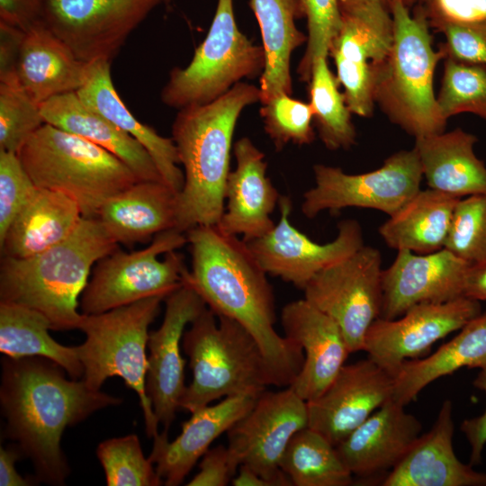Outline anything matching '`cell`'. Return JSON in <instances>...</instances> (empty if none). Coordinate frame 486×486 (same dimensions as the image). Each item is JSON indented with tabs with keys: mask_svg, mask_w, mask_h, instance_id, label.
Segmentation results:
<instances>
[{
	"mask_svg": "<svg viewBox=\"0 0 486 486\" xmlns=\"http://www.w3.org/2000/svg\"><path fill=\"white\" fill-rule=\"evenodd\" d=\"M51 360L29 356L2 360L0 404L5 434L31 459L36 479L63 485L69 466L61 449L66 428L122 399L90 389L81 379L68 380Z\"/></svg>",
	"mask_w": 486,
	"mask_h": 486,
	"instance_id": "1",
	"label": "cell"
},
{
	"mask_svg": "<svg viewBox=\"0 0 486 486\" xmlns=\"http://www.w3.org/2000/svg\"><path fill=\"white\" fill-rule=\"evenodd\" d=\"M186 237L192 267L184 284L216 315L244 327L258 343L278 387L290 386L302 366L303 351L276 332L273 288L247 242L217 225L194 227Z\"/></svg>",
	"mask_w": 486,
	"mask_h": 486,
	"instance_id": "2",
	"label": "cell"
},
{
	"mask_svg": "<svg viewBox=\"0 0 486 486\" xmlns=\"http://www.w3.org/2000/svg\"><path fill=\"white\" fill-rule=\"evenodd\" d=\"M260 97L259 87L238 82L216 100L177 112L172 139L184 169L177 194L178 231L218 224L225 209L234 130L243 110Z\"/></svg>",
	"mask_w": 486,
	"mask_h": 486,
	"instance_id": "3",
	"label": "cell"
},
{
	"mask_svg": "<svg viewBox=\"0 0 486 486\" xmlns=\"http://www.w3.org/2000/svg\"><path fill=\"white\" fill-rule=\"evenodd\" d=\"M118 248L97 218H82L58 244L26 258L1 256L0 302L42 314L52 330L78 328V297L92 266Z\"/></svg>",
	"mask_w": 486,
	"mask_h": 486,
	"instance_id": "4",
	"label": "cell"
},
{
	"mask_svg": "<svg viewBox=\"0 0 486 486\" xmlns=\"http://www.w3.org/2000/svg\"><path fill=\"white\" fill-rule=\"evenodd\" d=\"M193 379L180 410L194 412L213 400L235 395H259L275 375L253 336L234 320L206 307L182 338Z\"/></svg>",
	"mask_w": 486,
	"mask_h": 486,
	"instance_id": "5",
	"label": "cell"
},
{
	"mask_svg": "<svg viewBox=\"0 0 486 486\" xmlns=\"http://www.w3.org/2000/svg\"><path fill=\"white\" fill-rule=\"evenodd\" d=\"M393 40L380 69L375 102L390 120L415 139L444 132L433 79L444 55L432 48L428 22L416 5L412 15L401 0H391Z\"/></svg>",
	"mask_w": 486,
	"mask_h": 486,
	"instance_id": "6",
	"label": "cell"
},
{
	"mask_svg": "<svg viewBox=\"0 0 486 486\" xmlns=\"http://www.w3.org/2000/svg\"><path fill=\"white\" fill-rule=\"evenodd\" d=\"M18 156L36 186L67 194L84 218H97L110 198L140 181L106 149L49 123L31 136Z\"/></svg>",
	"mask_w": 486,
	"mask_h": 486,
	"instance_id": "7",
	"label": "cell"
},
{
	"mask_svg": "<svg viewBox=\"0 0 486 486\" xmlns=\"http://www.w3.org/2000/svg\"><path fill=\"white\" fill-rule=\"evenodd\" d=\"M165 298L154 296L98 314H84L78 329L86 340L77 346L82 380L100 390L112 376L121 377L140 400L148 437L158 435V421L146 392L148 327Z\"/></svg>",
	"mask_w": 486,
	"mask_h": 486,
	"instance_id": "8",
	"label": "cell"
},
{
	"mask_svg": "<svg viewBox=\"0 0 486 486\" xmlns=\"http://www.w3.org/2000/svg\"><path fill=\"white\" fill-rule=\"evenodd\" d=\"M265 64L263 47L238 27L233 0H218L207 36L185 68L170 71L161 101L178 110L209 104L243 78L261 76Z\"/></svg>",
	"mask_w": 486,
	"mask_h": 486,
	"instance_id": "9",
	"label": "cell"
},
{
	"mask_svg": "<svg viewBox=\"0 0 486 486\" xmlns=\"http://www.w3.org/2000/svg\"><path fill=\"white\" fill-rule=\"evenodd\" d=\"M187 243L184 233L171 229L156 235L145 248H118L99 260L80 300L83 314H98L143 299H165L180 288L189 272L176 250Z\"/></svg>",
	"mask_w": 486,
	"mask_h": 486,
	"instance_id": "10",
	"label": "cell"
},
{
	"mask_svg": "<svg viewBox=\"0 0 486 486\" xmlns=\"http://www.w3.org/2000/svg\"><path fill=\"white\" fill-rule=\"evenodd\" d=\"M315 184L303 194L302 212L315 218L322 212L346 208L373 209L388 216L397 212L419 190L423 178L417 150H400L375 170L350 175L341 168L316 164Z\"/></svg>",
	"mask_w": 486,
	"mask_h": 486,
	"instance_id": "11",
	"label": "cell"
},
{
	"mask_svg": "<svg viewBox=\"0 0 486 486\" xmlns=\"http://www.w3.org/2000/svg\"><path fill=\"white\" fill-rule=\"evenodd\" d=\"M382 262L378 248L364 245L317 273L302 290L306 301L338 324L351 353L364 350L369 328L381 317Z\"/></svg>",
	"mask_w": 486,
	"mask_h": 486,
	"instance_id": "12",
	"label": "cell"
},
{
	"mask_svg": "<svg viewBox=\"0 0 486 486\" xmlns=\"http://www.w3.org/2000/svg\"><path fill=\"white\" fill-rule=\"evenodd\" d=\"M163 0H44V22L81 60L108 61Z\"/></svg>",
	"mask_w": 486,
	"mask_h": 486,
	"instance_id": "13",
	"label": "cell"
},
{
	"mask_svg": "<svg viewBox=\"0 0 486 486\" xmlns=\"http://www.w3.org/2000/svg\"><path fill=\"white\" fill-rule=\"evenodd\" d=\"M307 427V402L292 389L266 390L227 431L228 447L239 465L254 470L270 486H292L281 461L293 435Z\"/></svg>",
	"mask_w": 486,
	"mask_h": 486,
	"instance_id": "14",
	"label": "cell"
},
{
	"mask_svg": "<svg viewBox=\"0 0 486 486\" xmlns=\"http://www.w3.org/2000/svg\"><path fill=\"white\" fill-rule=\"evenodd\" d=\"M393 40L391 10L366 8L342 14V25L329 49L337 79L352 113H373L375 83Z\"/></svg>",
	"mask_w": 486,
	"mask_h": 486,
	"instance_id": "15",
	"label": "cell"
},
{
	"mask_svg": "<svg viewBox=\"0 0 486 486\" xmlns=\"http://www.w3.org/2000/svg\"><path fill=\"white\" fill-rule=\"evenodd\" d=\"M481 312L480 302L464 296L444 302H421L396 319L374 321L363 351L393 377L404 361L423 356L436 341L459 330Z\"/></svg>",
	"mask_w": 486,
	"mask_h": 486,
	"instance_id": "16",
	"label": "cell"
},
{
	"mask_svg": "<svg viewBox=\"0 0 486 486\" xmlns=\"http://www.w3.org/2000/svg\"><path fill=\"white\" fill-rule=\"evenodd\" d=\"M280 219L266 235L246 241L267 274L281 278L303 290L322 269L346 258L364 246L363 231L356 220H344L338 225L336 238L320 244L291 224L292 202L279 200Z\"/></svg>",
	"mask_w": 486,
	"mask_h": 486,
	"instance_id": "17",
	"label": "cell"
},
{
	"mask_svg": "<svg viewBox=\"0 0 486 486\" xmlns=\"http://www.w3.org/2000/svg\"><path fill=\"white\" fill-rule=\"evenodd\" d=\"M164 301L166 310L162 324L148 333L146 392L158 423L167 431L180 410L186 388L185 362L181 356L184 329L207 306L187 284Z\"/></svg>",
	"mask_w": 486,
	"mask_h": 486,
	"instance_id": "18",
	"label": "cell"
},
{
	"mask_svg": "<svg viewBox=\"0 0 486 486\" xmlns=\"http://www.w3.org/2000/svg\"><path fill=\"white\" fill-rule=\"evenodd\" d=\"M393 397V377L369 357L344 365L326 391L307 402L308 427L337 446Z\"/></svg>",
	"mask_w": 486,
	"mask_h": 486,
	"instance_id": "19",
	"label": "cell"
},
{
	"mask_svg": "<svg viewBox=\"0 0 486 486\" xmlns=\"http://www.w3.org/2000/svg\"><path fill=\"white\" fill-rule=\"evenodd\" d=\"M470 264L445 248L427 254L398 250L391 266L382 270L380 318L396 319L421 302L462 297Z\"/></svg>",
	"mask_w": 486,
	"mask_h": 486,
	"instance_id": "20",
	"label": "cell"
},
{
	"mask_svg": "<svg viewBox=\"0 0 486 486\" xmlns=\"http://www.w3.org/2000/svg\"><path fill=\"white\" fill-rule=\"evenodd\" d=\"M284 337L303 351L302 366L290 387L306 402L319 398L336 378L349 354L338 324L304 298L287 303L281 313Z\"/></svg>",
	"mask_w": 486,
	"mask_h": 486,
	"instance_id": "21",
	"label": "cell"
},
{
	"mask_svg": "<svg viewBox=\"0 0 486 486\" xmlns=\"http://www.w3.org/2000/svg\"><path fill=\"white\" fill-rule=\"evenodd\" d=\"M234 155L236 168L230 171L225 184L226 210L217 226L249 241L273 230L271 215L281 195L266 176L265 154L250 139L238 140Z\"/></svg>",
	"mask_w": 486,
	"mask_h": 486,
	"instance_id": "22",
	"label": "cell"
},
{
	"mask_svg": "<svg viewBox=\"0 0 486 486\" xmlns=\"http://www.w3.org/2000/svg\"><path fill=\"white\" fill-rule=\"evenodd\" d=\"M257 396H230L219 403L196 410L172 441L168 440L167 431L158 433L153 438L148 458L164 485H180L212 443L251 410Z\"/></svg>",
	"mask_w": 486,
	"mask_h": 486,
	"instance_id": "23",
	"label": "cell"
},
{
	"mask_svg": "<svg viewBox=\"0 0 486 486\" xmlns=\"http://www.w3.org/2000/svg\"><path fill=\"white\" fill-rule=\"evenodd\" d=\"M391 399L336 447L353 475L369 477L391 471L420 436V421Z\"/></svg>",
	"mask_w": 486,
	"mask_h": 486,
	"instance_id": "24",
	"label": "cell"
},
{
	"mask_svg": "<svg viewBox=\"0 0 486 486\" xmlns=\"http://www.w3.org/2000/svg\"><path fill=\"white\" fill-rule=\"evenodd\" d=\"M453 403L443 402L431 429L420 435L382 486H486V472L472 469L456 456L453 436Z\"/></svg>",
	"mask_w": 486,
	"mask_h": 486,
	"instance_id": "25",
	"label": "cell"
},
{
	"mask_svg": "<svg viewBox=\"0 0 486 486\" xmlns=\"http://www.w3.org/2000/svg\"><path fill=\"white\" fill-rule=\"evenodd\" d=\"M96 62L79 59L44 22L24 32L16 65L21 87L38 104L78 91L91 77Z\"/></svg>",
	"mask_w": 486,
	"mask_h": 486,
	"instance_id": "26",
	"label": "cell"
},
{
	"mask_svg": "<svg viewBox=\"0 0 486 486\" xmlns=\"http://www.w3.org/2000/svg\"><path fill=\"white\" fill-rule=\"evenodd\" d=\"M177 194L164 181L140 180L110 198L97 219L118 244L148 242L176 229Z\"/></svg>",
	"mask_w": 486,
	"mask_h": 486,
	"instance_id": "27",
	"label": "cell"
},
{
	"mask_svg": "<svg viewBox=\"0 0 486 486\" xmlns=\"http://www.w3.org/2000/svg\"><path fill=\"white\" fill-rule=\"evenodd\" d=\"M45 123L79 136L114 155L139 180L164 181L145 148L108 119L86 106L76 92L54 96L40 104Z\"/></svg>",
	"mask_w": 486,
	"mask_h": 486,
	"instance_id": "28",
	"label": "cell"
},
{
	"mask_svg": "<svg viewBox=\"0 0 486 486\" xmlns=\"http://www.w3.org/2000/svg\"><path fill=\"white\" fill-rule=\"evenodd\" d=\"M83 216L67 194L36 186L0 238L1 256L26 258L66 239Z\"/></svg>",
	"mask_w": 486,
	"mask_h": 486,
	"instance_id": "29",
	"label": "cell"
},
{
	"mask_svg": "<svg viewBox=\"0 0 486 486\" xmlns=\"http://www.w3.org/2000/svg\"><path fill=\"white\" fill-rule=\"evenodd\" d=\"M477 138L457 128L416 139L423 177L428 188L462 198L486 195V166L473 147Z\"/></svg>",
	"mask_w": 486,
	"mask_h": 486,
	"instance_id": "30",
	"label": "cell"
},
{
	"mask_svg": "<svg viewBox=\"0 0 486 486\" xmlns=\"http://www.w3.org/2000/svg\"><path fill=\"white\" fill-rule=\"evenodd\" d=\"M82 102L140 143L154 160L164 182L179 194L184 172L173 139L159 135L140 122L118 94L111 76V62L98 61L89 80L76 91Z\"/></svg>",
	"mask_w": 486,
	"mask_h": 486,
	"instance_id": "31",
	"label": "cell"
},
{
	"mask_svg": "<svg viewBox=\"0 0 486 486\" xmlns=\"http://www.w3.org/2000/svg\"><path fill=\"white\" fill-rule=\"evenodd\" d=\"M464 367H486V312L470 320L430 356L404 361L393 376L392 399L406 406L429 383Z\"/></svg>",
	"mask_w": 486,
	"mask_h": 486,
	"instance_id": "32",
	"label": "cell"
},
{
	"mask_svg": "<svg viewBox=\"0 0 486 486\" xmlns=\"http://www.w3.org/2000/svg\"><path fill=\"white\" fill-rule=\"evenodd\" d=\"M249 6L260 28L266 57L259 86L263 104L279 94L292 93L291 56L307 41L295 20L304 15L301 0H249Z\"/></svg>",
	"mask_w": 486,
	"mask_h": 486,
	"instance_id": "33",
	"label": "cell"
},
{
	"mask_svg": "<svg viewBox=\"0 0 486 486\" xmlns=\"http://www.w3.org/2000/svg\"><path fill=\"white\" fill-rule=\"evenodd\" d=\"M460 198L428 188L419 190L378 229L385 244L398 250L427 254L445 248Z\"/></svg>",
	"mask_w": 486,
	"mask_h": 486,
	"instance_id": "34",
	"label": "cell"
},
{
	"mask_svg": "<svg viewBox=\"0 0 486 486\" xmlns=\"http://www.w3.org/2000/svg\"><path fill=\"white\" fill-rule=\"evenodd\" d=\"M49 320L29 308L0 302V352L10 358L39 356L53 361L74 380L82 378L76 346H66L50 335Z\"/></svg>",
	"mask_w": 486,
	"mask_h": 486,
	"instance_id": "35",
	"label": "cell"
},
{
	"mask_svg": "<svg viewBox=\"0 0 486 486\" xmlns=\"http://www.w3.org/2000/svg\"><path fill=\"white\" fill-rule=\"evenodd\" d=\"M280 467L294 486H347L353 482L337 447L309 427L293 435Z\"/></svg>",
	"mask_w": 486,
	"mask_h": 486,
	"instance_id": "36",
	"label": "cell"
},
{
	"mask_svg": "<svg viewBox=\"0 0 486 486\" xmlns=\"http://www.w3.org/2000/svg\"><path fill=\"white\" fill-rule=\"evenodd\" d=\"M310 104L319 136L329 150L347 149L356 143V132L338 81L328 68L327 58H319L309 82Z\"/></svg>",
	"mask_w": 486,
	"mask_h": 486,
	"instance_id": "37",
	"label": "cell"
},
{
	"mask_svg": "<svg viewBox=\"0 0 486 486\" xmlns=\"http://www.w3.org/2000/svg\"><path fill=\"white\" fill-rule=\"evenodd\" d=\"M108 486H159L164 484L154 464L146 458L139 437L130 434L101 442L96 449Z\"/></svg>",
	"mask_w": 486,
	"mask_h": 486,
	"instance_id": "38",
	"label": "cell"
},
{
	"mask_svg": "<svg viewBox=\"0 0 486 486\" xmlns=\"http://www.w3.org/2000/svg\"><path fill=\"white\" fill-rule=\"evenodd\" d=\"M442 117L471 112L486 121V66L446 58L436 98Z\"/></svg>",
	"mask_w": 486,
	"mask_h": 486,
	"instance_id": "39",
	"label": "cell"
},
{
	"mask_svg": "<svg viewBox=\"0 0 486 486\" xmlns=\"http://www.w3.org/2000/svg\"><path fill=\"white\" fill-rule=\"evenodd\" d=\"M45 121L18 81L0 82V149L17 153Z\"/></svg>",
	"mask_w": 486,
	"mask_h": 486,
	"instance_id": "40",
	"label": "cell"
},
{
	"mask_svg": "<svg viewBox=\"0 0 486 486\" xmlns=\"http://www.w3.org/2000/svg\"><path fill=\"white\" fill-rule=\"evenodd\" d=\"M260 115L265 131L276 150L289 143L307 145L315 139L310 103L294 99L287 94H279L262 104Z\"/></svg>",
	"mask_w": 486,
	"mask_h": 486,
	"instance_id": "41",
	"label": "cell"
},
{
	"mask_svg": "<svg viewBox=\"0 0 486 486\" xmlns=\"http://www.w3.org/2000/svg\"><path fill=\"white\" fill-rule=\"evenodd\" d=\"M445 248L468 263L486 258V195L460 198L454 207Z\"/></svg>",
	"mask_w": 486,
	"mask_h": 486,
	"instance_id": "42",
	"label": "cell"
},
{
	"mask_svg": "<svg viewBox=\"0 0 486 486\" xmlns=\"http://www.w3.org/2000/svg\"><path fill=\"white\" fill-rule=\"evenodd\" d=\"M307 19V47L297 73L303 82H310L315 61L328 58L333 40L342 25L339 0H301Z\"/></svg>",
	"mask_w": 486,
	"mask_h": 486,
	"instance_id": "43",
	"label": "cell"
},
{
	"mask_svg": "<svg viewBox=\"0 0 486 486\" xmlns=\"http://www.w3.org/2000/svg\"><path fill=\"white\" fill-rule=\"evenodd\" d=\"M35 188L18 154L0 149V238Z\"/></svg>",
	"mask_w": 486,
	"mask_h": 486,
	"instance_id": "44",
	"label": "cell"
},
{
	"mask_svg": "<svg viewBox=\"0 0 486 486\" xmlns=\"http://www.w3.org/2000/svg\"><path fill=\"white\" fill-rule=\"evenodd\" d=\"M433 28L445 35L439 49L444 58L486 66V22H445Z\"/></svg>",
	"mask_w": 486,
	"mask_h": 486,
	"instance_id": "45",
	"label": "cell"
},
{
	"mask_svg": "<svg viewBox=\"0 0 486 486\" xmlns=\"http://www.w3.org/2000/svg\"><path fill=\"white\" fill-rule=\"evenodd\" d=\"M417 4L431 27L445 22H486V0H418Z\"/></svg>",
	"mask_w": 486,
	"mask_h": 486,
	"instance_id": "46",
	"label": "cell"
},
{
	"mask_svg": "<svg viewBox=\"0 0 486 486\" xmlns=\"http://www.w3.org/2000/svg\"><path fill=\"white\" fill-rule=\"evenodd\" d=\"M239 464L228 446L209 448L199 464L200 471L186 483L188 486H226L237 474Z\"/></svg>",
	"mask_w": 486,
	"mask_h": 486,
	"instance_id": "47",
	"label": "cell"
},
{
	"mask_svg": "<svg viewBox=\"0 0 486 486\" xmlns=\"http://www.w3.org/2000/svg\"><path fill=\"white\" fill-rule=\"evenodd\" d=\"M44 22V0H0V22L27 32Z\"/></svg>",
	"mask_w": 486,
	"mask_h": 486,
	"instance_id": "48",
	"label": "cell"
},
{
	"mask_svg": "<svg viewBox=\"0 0 486 486\" xmlns=\"http://www.w3.org/2000/svg\"><path fill=\"white\" fill-rule=\"evenodd\" d=\"M472 383L482 391L486 397V367L480 369ZM461 430L471 446L470 464L476 465L482 460L486 445V408L482 415L464 419L461 424Z\"/></svg>",
	"mask_w": 486,
	"mask_h": 486,
	"instance_id": "49",
	"label": "cell"
},
{
	"mask_svg": "<svg viewBox=\"0 0 486 486\" xmlns=\"http://www.w3.org/2000/svg\"><path fill=\"white\" fill-rule=\"evenodd\" d=\"M24 32L0 22V82L17 81L16 65Z\"/></svg>",
	"mask_w": 486,
	"mask_h": 486,
	"instance_id": "50",
	"label": "cell"
},
{
	"mask_svg": "<svg viewBox=\"0 0 486 486\" xmlns=\"http://www.w3.org/2000/svg\"><path fill=\"white\" fill-rule=\"evenodd\" d=\"M23 457L18 447L13 444L0 448V485L27 486L32 481L23 478L15 469V463Z\"/></svg>",
	"mask_w": 486,
	"mask_h": 486,
	"instance_id": "51",
	"label": "cell"
},
{
	"mask_svg": "<svg viewBox=\"0 0 486 486\" xmlns=\"http://www.w3.org/2000/svg\"><path fill=\"white\" fill-rule=\"evenodd\" d=\"M463 296L477 302L486 301V258L469 265Z\"/></svg>",
	"mask_w": 486,
	"mask_h": 486,
	"instance_id": "52",
	"label": "cell"
},
{
	"mask_svg": "<svg viewBox=\"0 0 486 486\" xmlns=\"http://www.w3.org/2000/svg\"><path fill=\"white\" fill-rule=\"evenodd\" d=\"M231 484L234 486H270L266 479L244 464L239 465Z\"/></svg>",
	"mask_w": 486,
	"mask_h": 486,
	"instance_id": "53",
	"label": "cell"
},
{
	"mask_svg": "<svg viewBox=\"0 0 486 486\" xmlns=\"http://www.w3.org/2000/svg\"><path fill=\"white\" fill-rule=\"evenodd\" d=\"M391 0H339L341 14L352 13L365 8L390 9Z\"/></svg>",
	"mask_w": 486,
	"mask_h": 486,
	"instance_id": "54",
	"label": "cell"
},
{
	"mask_svg": "<svg viewBox=\"0 0 486 486\" xmlns=\"http://www.w3.org/2000/svg\"><path fill=\"white\" fill-rule=\"evenodd\" d=\"M401 1L408 8L415 5L418 2V0H401Z\"/></svg>",
	"mask_w": 486,
	"mask_h": 486,
	"instance_id": "55",
	"label": "cell"
},
{
	"mask_svg": "<svg viewBox=\"0 0 486 486\" xmlns=\"http://www.w3.org/2000/svg\"><path fill=\"white\" fill-rule=\"evenodd\" d=\"M172 0H163L164 3L167 4L169 2H171Z\"/></svg>",
	"mask_w": 486,
	"mask_h": 486,
	"instance_id": "56",
	"label": "cell"
}]
</instances>
